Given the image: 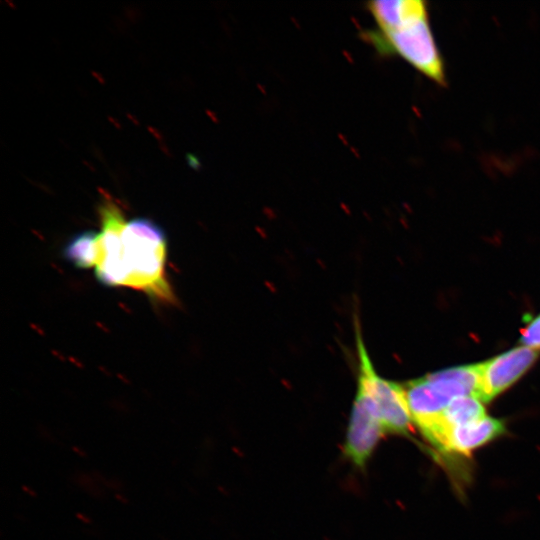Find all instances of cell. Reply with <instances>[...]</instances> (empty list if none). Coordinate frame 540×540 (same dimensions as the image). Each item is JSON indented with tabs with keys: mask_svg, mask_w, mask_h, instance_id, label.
Instances as JSON below:
<instances>
[{
	"mask_svg": "<svg viewBox=\"0 0 540 540\" xmlns=\"http://www.w3.org/2000/svg\"><path fill=\"white\" fill-rule=\"evenodd\" d=\"M99 215L97 280L108 287H129L174 303L165 276L167 238L162 228L148 218L126 222L121 208L107 198L99 206Z\"/></svg>",
	"mask_w": 540,
	"mask_h": 540,
	"instance_id": "1",
	"label": "cell"
},
{
	"mask_svg": "<svg viewBox=\"0 0 540 540\" xmlns=\"http://www.w3.org/2000/svg\"><path fill=\"white\" fill-rule=\"evenodd\" d=\"M361 35L378 53L398 55L430 80L446 84L444 61L430 27L429 15L394 30L372 29Z\"/></svg>",
	"mask_w": 540,
	"mask_h": 540,
	"instance_id": "2",
	"label": "cell"
},
{
	"mask_svg": "<svg viewBox=\"0 0 540 540\" xmlns=\"http://www.w3.org/2000/svg\"><path fill=\"white\" fill-rule=\"evenodd\" d=\"M479 374L476 365L438 371L404 385L413 423L419 428L436 419L447 405L461 396H476Z\"/></svg>",
	"mask_w": 540,
	"mask_h": 540,
	"instance_id": "3",
	"label": "cell"
},
{
	"mask_svg": "<svg viewBox=\"0 0 540 540\" xmlns=\"http://www.w3.org/2000/svg\"><path fill=\"white\" fill-rule=\"evenodd\" d=\"M354 327L358 355L357 385L371 398L385 434L408 435L413 421L404 386L377 373L365 346L357 317Z\"/></svg>",
	"mask_w": 540,
	"mask_h": 540,
	"instance_id": "4",
	"label": "cell"
},
{
	"mask_svg": "<svg viewBox=\"0 0 540 540\" xmlns=\"http://www.w3.org/2000/svg\"><path fill=\"white\" fill-rule=\"evenodd\" d=\"M384 435L371 398L357 385L344 443V455L356 467L363 468Z\"/></svg>",
	"mask_w": 540,
	"mask_h": 540,
	"instance_id": "5",
	"label": "cell"
},
{
	"mask_svg": "<svg viewBox=\"0 0 540 540\" xmlns=\"http://www.w3.org/2000/svg\"><path fill=\"white\" fill-rule=\"evenodd\" d=\"M538 351L517 347L479 364L480 388L478 398L488 402L517 381L534 363Z\"/></svg>",
	"mask_w": 540,
	"mask_h": 540,
	"instance_id": "6",
	"label": "cell"
},
{
	"mask_svg": "<svg viewBox=\"0 0 540 540\" xmlns=\"http://www.w3.org/2000/svg\"><path fill=\"white\" fill-rule=\"evenodd\" d=\"M503 432L504 424L501 420L485 416L450 429L441 453L469 455L470 452L497 438Z\"/></svg>",
	"mask_w": 540,
	"mask_h": 540,
	"instance_id": "7",
	"label": "cell"
},
{
	"mask_svg": "<svg viewBox=\"0 0 540 540\" xmlns=\"http://www.w3.org/2000/svg\"><path fill=\"white\" fill-rule=\"evenodd\" d=\"M366 9L379 30L390 31L415 19L429 15L422 0H375L366 3Z\"/></svg>",
	"mask_w": 540,
	"mask_h": 540,
	"instance_id": "8",
	"label": "cell"
},
{
	"mask_svg": "<svg viewBox=\"0 0 540 540\" xmlns=\"http://www.w3.org/2000/svg\"><path fill=\"white\" fill-rule=\"evenodd\" d=\"M485 416L482 401L476 396L467 395L453 399L436 420L450 430L454 427L479 420Z\"/></svg>",
	"mask_w": 540,
	"mask_h": 540,
	"instance_id": "9",
	"label": "cell"
},
{
	"mask_svg": "<svg viewBox=\"0 0 540 540\" xmlns=\"http://www.w3.org/2000/svg\"><path fill=\"white\" fill-rule=\"evenodd\" d=\"M99 233L84 231L74 236L64 248V257L77 268L96 266Z\"/></svg>",
	"mask_w": 540,
	"mask_h": 540,
	"instance_id": "10",
	"label": "cell"
},
{
	"mask_svg": "<svg viewBox=\"0 0 540 540\" xmlns=\"http://www.w3.org/2000/svg\"><path fill=\"white\" fill-rule=\"evenodd\" d=\"M521 343L532 349H540V315L528 321L521 329Z\"/></svg>",
	"mask_w": 540,
	"mask_h": 540,
	"instance_id": "11",
	"label": "cell"
}]
</instances>
